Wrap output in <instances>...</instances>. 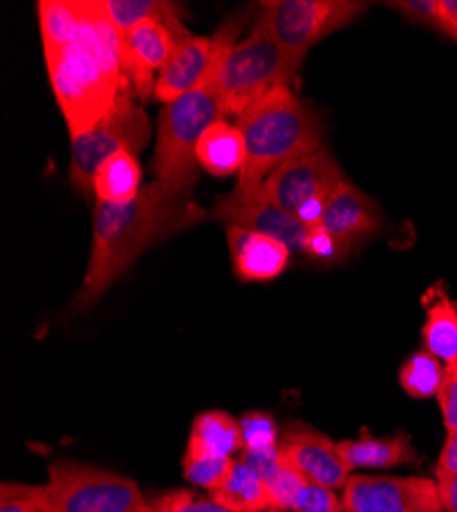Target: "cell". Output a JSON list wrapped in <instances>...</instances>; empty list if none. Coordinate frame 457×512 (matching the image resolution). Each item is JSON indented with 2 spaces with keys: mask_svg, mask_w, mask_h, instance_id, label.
<instances>
[{
  "mask_svg": "<svg viewBox=\"0 0 457 512\" xmlns=\"http://www.w3.org/2000/svg\"><path fill=\"white\" fill-rule=\"evenodd\" d=\"M205 216L210 213L189 201V193L158 179L144 185L126 205L97 201L93 250L74 308H93L148 246L203 222Z\"/></svg>",
  "mask_w": 457,
  "mask_h": 512,
  "instance_id": "6da1fadb",
  "label": "cell"
},
{
  "mask_svg": "<svg viewBox=\"0 0 457 512\" xmlns=\"http://www.w3.org/2000/svg\"><path fill=\"white\" fill-rule=\"evenodd\" d=\"M46 64L72 140L85 136L111 111L128 82L121 68V33L105 0H82L70 46Z\"/></svg>",
  "mask_w": 457,
  "mask_h": 512,
  "instance_id": "7a4b0ae2",
  "label": "cell"
},
{
  "mask_svg": "<svg viewBox=\"0 0 457 512\" xmlns=\"http://www.w3.org/2000/svg\"><path fill=\"white\" fill-rule=\"evenodd\" d=\"M236 127L246 146L238 183H265L281 164L322 148V121L292 89L277 87L248 105Z\"/></svg>",
  "mask_w": 457,
  "mask_h": 512,
  "instance_id": "3957f363",
  "label": "cell"
},
{
  "mask_svg": "<svg viewBox=\"0 0 457 512\" xmlns=\"http://www.w3.org/2000/svg\"><path fill=\"white\" fill-rule=\"evenodd\" d=\"M224 115L228 113L216 95L214 82L164 105L154 152L156 179L191 193L199 177L195 148L205 130L224 121Z\"/></svg>",
  "mask_w": 457,
  "mask_h": 512,
  "instance_id": "277c9868",
  "label": "cell"
},
{
  "mask_svg": "<svg viewBox=\"0 0 457 512\" xmlns=\"http://www.w3.org/2000/svg\"><path fill=\"white\" fill-rule=\"evenodd\" d=\"M300 64L277 41L255 25L253 33L224 52L214 74L216 95L226 113L240 115L248 105L294 78Z\"/></svg>",
  "mask_w": 457,
  "mask_h": 512,
  "instance_id": "5b68a950",
  "label": "cell"
},
{
  "mask_svg": "<svg viewBox=\"0 0 457 512\" xmlns=\"http://www.w3.org/2000/svg\"><path fill=\"white\" fill-rule=\"evenodd\" d=\"M132 82L128 80L111 107V111L85 136L72 140L70 181L85 195L93 193V181L99 166L121 152L140 154L150 140V117L134 99Z\"/></svg>",
  "mask_w": 457,
  "mask_h": 512,
  "instance_id": "8992f818",
  "label": "cell"
},
{
  "mask_svg": "<svg viewBox=\"0 0 457 512\" xmlns=\"http://www.w3.org/2000/svg\"><path fill=\"white\" fill-rule=\"evenodd\" d=\"M257 27L298 64L324 37L345 29L365 9L357 0H265L259 5Z\"/></svg>",
  "mask_w": 457,
  "mask_h": 512,
  "instance_id": "52a82bcc",
  "label": "cell"
},
{
  "mask_svg": "<svg viewBox=\"0 0 457 512\" xmlns=\"http://www.w3.org/2000/svg\"><path fill=\"white\" fill-rule=\"evenodd\" d=\"M52 512H152L138 484L74 461H54L48 467Z\"/></svg>",
  "mask_w": 457,
  "mask_h": 512,
  "instance_id": "ba28073f",
  "label": "cell"
},
{
  "mask_svg": "<svg viewBox=\"0 0 457 512\" xmlns=\"http://www.w3.org/2000/svg\"><path fill=\"white\" fill-rule=\"evenodd\" d=\"M210 218L226 228H242L271 236L289 246L292 252H304L310 228L296 216L279 207L263 183H238L228 195L216 199Z\"/></svg>",
  "mask_w": 457,
  "mask_h": 512,
  "instance_id": "9c48e42d",
  "label": "cell"
},
{
  "mask_svg": "<svg viewBox=\"0 0 457 512\" xmlns=\"http://www.w3.org/2000/svg\"><path fill=\"white\" fill-rule=\"evenodd\" d=\"M236 41V29L224 25L214 37H193L179 41L169 62L158 72L154 97L169 105L214 80L224 52Z\"/></svg>",
  "mask_w": 457,
  "mask_h": 512,
  "instance_id": "30bf717a",
  "label": "cell"
},
{
  "mask_svg": "<svg viewBox=\"0 0 457 512\" xmlns=\"http://www.w3.org/2000/svg\"><path fill=\"white\" fill-rule=\"evenodd\" d=\"M341 498L345 512H443L429 478L349 476Z\"/></svg>",
  "mask_w": 457,
  "mask_h": 512,
  "instance_id": "8fae6325",
  "label": "cell"
},
{
  "mask_svg": "<svg viewBox=\"0 0 457 512\" xmlns=\"http://www.w3.org/2000/svg\"><path fill=\"white\" fill-rule=\"evenodd\" d=\"M343 181L345 177L339 162L320 148L281 164L263 185L279 207L296 216L304 203L314 197L332 195Z\"/></svg>",
  "mask_w": 457,
  "mask_h": 512,
  "instance_id": "7c38bea8",
  "label": "cell"
},
{
  "mask_svg": "<svg viewBox=\"0 0 457 512\" xmlns=\"http://www.w3.org/2000/svg\"><path fill=\"white\" fill-rule=\"evenodd\" d=\"M279 449L289 465H294L308 482L318 486L341 490L351 476L339 453V445L304 422L285 426Z\"/></svg>",
  "mask_w": 457,
  "mask_h": 512,
  "instance_id": "4fadbf2b",
  "label": "cell"
},
{
  "mask_svg": "<svg viewBox=\"0 0 457 512\" xmlns=\"http://www.w3.org/2000/svg\"><path fill=\"white\" fill-rule=\"evenodd\" d=\"M179 44L177 35L158 21H144L121 33V68L132 89L144 101L156 89V70H162Z\"/></svg>",
  "mask_w": 457,
  "mask_h": 512,
  "instance_id": "5bb4252c",
  "label": "cell"
},
{
  "mask_svg": "<svg viewBox=\"0 0 457 512\" xmlns=\"http://www.w3.org/2000/svg\"><path fill=\"white\" fill-rule=\"evenodd\" d=\"M380 224L378 205L347 181L332 191L322 218V226L335 236L343 254L357 240L376 232Z\"/></svg>",
  "mask_w": 457,
  "mask_h": 512,
  "instance_id": "9a60e30c",
  "label": "cell"
},
{
  "mask_svg": "<svg viewBox=\"0 0 457 512\" xmlns=\"http://www.w3.org/2000/svg\"><path fill=\"white\" fill-rule=\"evenodd\" d=\"M226 238L238 279L246 283L271 281L287 269L289 254H292L287 244L234 226L226 228Z\"/></svg>",
  "mask_w": 457,
  "mask_h": 512,
  "instance_id": "2e32d148",
  "label": "cell"
},
{
  "mask_svg": "<svg viewBox=\"0 0 457 512\" xmlns=\"http://www.w3.org/2000/svg\"><path fill=\"white\" fill-rule=\"evenodd\" d=\"M337 445L349 472L353 469H390L398 465H412L421 459L410 437L404 433L373 437L363 431L359 439H347Z\"/></svg>",
  "mask_w": 457,
  "mask_h": 512,
  "instance_id": "e0dca14e",
  "label": "cell"
},
{
  "mask_svg": "<svg viewBox=\"0 0 457 512\" xmlns=\"http://www.w3.org/2000/svg\"><path fill=\"white\" fill-rule=\"evenodd\" d=\"M195 156L197 164L214 177H230L236 173L240 175L246 162L244 138L236 125L218 121L201 136L195 148Z\"/></svg>",
  "mask_w": 457,
  "mask_h": 512,
  "instance_id": "ac0fdd59",
  "label": "cell"
},
{
  "mask_svg": "<svg viewBox=\"0 0 457 512\" xmlns=\"http://www.w3.org/2000/svg\"><path fill=\"white\" fill-rule=\"evenodd\" d=\"M427 322L423 326L425 349L451 363L457 359V302L445 293L443 287H431L423 297Z\"/></svg>",
  "mask_w": 457,
  "mask_h": 512,
  "instance_id": "d6986e66",
  "label": "cell"
},
{
  "mask_svg": "<svg viewBox=\"0 0 457 512\" xmlns=\"http://www.w3.org/2000/svg\"><path fill=\"white\" fill-rule=\"evenodd\" d=\"M142 191V166L136 154L121 152L107 158L95 175L93 193L99 203L126 205Z\"/></svg>",
  "mask_w": 457,
  "mask_h": 512,
  "instance_id": "ffe728a7",
  "label": "cell"
},
{
  "mask_svg": "<svg viewBox=\"0 0 457 512\" xmlns=\"http://www.w3.org/2000/svg\"><path fill=\"white\" fill-rule=\"evenodd\" d=\"M187 451L232 457L242 451L240 420L222 410L203 412L193 420Z\"/></svg>",
  "mask_w": 457,
  "mask_h": 512,
  "instance_id": "44dd1931",
  "label": "cell"
},
{
  "mask_svg": "<svg viewBox=\"0 0 457 512\" xmlns=\"http://www.w3.org/2000/svg\"><path fill=\"white\" fill-rule=\"evenodd\" d=\"M105 7L119 33H126L144 21H158L169 27L179 41L189 37V31L181 21L185 9L171 0H105Z\"/></svg>",
  "mask_w": 457,
  "mask_h": 512,
  "instance_id": "7402d4cb",
  "label": "cell"
},
{
  "mask_svg": "<svg viewBox=\"0 0 457 512\" xmlns=\"http://www.w3.org/2000/svg\"><path fill=\"white\" fill-rule=\"evenodd\" d=\"M210 498L232 512H267L271 510V496L265 480L242 459L234 461L232 474Z\"/></svg>",
  "mask_w": 457,
  "mask_h": 512,
  "instance_id": "603a6c76",
  "label": "cell"
},
{
  "mask_svg": "<svg viewBox=\"0 0 457 512\" xmlns=\"http://www.w3.org/2000/svg\"><path fill=\"white\" fill-rule=\"evenodd\" d=\"M39 27L44 41L46 60L64 52L78 29L82 17V0H39Z\"/></svg>",
  "mask_w": 457,
  "mask_h": 512,
  "instance_id": "cb8c5ba5",
  "label": "cell"
},
{
  "mask_svg": "<svg viewBox=\"0 0 457 512\" xmlns=\"http://www.w3.org/2000/svg\"><path fill=\"white\" fill-rule=\"evenodd\" d=\"M445 377V363L427 349L412 353L400 367L398 379L402 390L414 400L437 398Z\"/></svg>",
  "mask_w": 457,
  "mask_h": 512,
  "instance_id": "d4e9b609",
  "label": "cell"
},
{
  "mask_svg": "<svg viewBox=\"0 0 457 512\" xmlns=\"http://www.w3.org/2000/svg\"><path fill=\"white\" fill-rule=\"evenodd\" d=\"M234 461L236 459L232 457H216V455L187 451L183 457V474L187 482H191L193 486L203 488L207 492H214L232 474Z\"/></svg>",
  "mask_w": 457,
  "mask_h": 512,
  "instance_id": "484cf974",
  "label": "cell"
},
{
  "mask_svg": "<svg viewBox=\"0 0 457 512\" xmlns=\"http://www.w3.org/2000/svg\"><path fill=\"white\" fill-rule=\"evenodd\" d=\"M0 512H52L48 484H0Z\"/></svg>",
  "mask_w": 457,
  "mask_h": 512,
  "instance_id": "4316f807",
  "label": "cell"
},
{
  "mask_svg": "<svg viewBox=\"0 0 457 512\" xmlns=\"http://www.w3.org/2000/svg\"><path fill=\"white\" fill-rule=\"evenodd\" d=\"M263 480L271 496V508L285 510V512H292L300 490L308 482L294 465H289L283 459V455H281V461L263 476Z\"/></svg>",
  "mask_w": 457,
  "mask_h": 512,
  "instance_id": "83f0119b",
  "label": "cell"
},
{
  "mask_svg": "<svg viewBox=\"0 0 457 512\" xmlns=\"http://www.w3.org/2000/svg\"><path fill=\"white\" fill-rule=\"evenodd\" d=\"M242 451H265L279 447L281 435L275 418L267 412H248L240 420Z\"/></svg>",
  "mask_w": 457,
  "mask_h": 512,
  "instance_id": "f1b7e54d",
  "label": "cell"
},
{
  "mask_svg": "<svg viewBox=\"0 0 457 512\" xmlns=\"http://www.w3.org/2000/svg\"><path fill=\"white\" fill-rule=\"evenodd\" d=\"M152 512H232L210 496H199L191 490H171L152 500Z\"/></svg>",
  "mask_w": 457,
  "mask_h": 512,
  "instance_id": "f546056e",
  "label": "cell"
},
{
  "mask_svg": "<svg viewBox=\"0 0 457 512\" xmlns=\"http://www.w3.org/2000/svg\"><path fill=\"white\" fill-rule=\"evenodd\" d=\"M292 512H345V506L343 498H339L335 490L306 482L294 502Z\"/></svg>",
  "mask_w": 457,
  "mask_h": 512,
  "instance_id": "4dcf8cb0",
  "label": "cell"
},
{
  "mask_svg": "<svg viewBox=\"0 0 457 512\" xmlns=\"http://www.w3.org/2000/svg\"><path fill=\"white\" fill-rule=\"evenodd\" d=\"M388 7L402 13L412 23L431 27L441 33L439 0H394V3H388Z\"/></svg>",
  "mask_w": 457,
  "mask_h": 512,
  "instance_id": "1f68e13d",
  "label": "cell"
},
{
  "mask_svg": "<svg viewBox=\"0 0 457 512\" xmlns=\"http://www.w3.org/2000/svg\"><path fill=\"white\" fill-rule=\"evenodd\" d=\"M437 402L443 414V424L447 433L457 431V359L445 363V377L437 392Z\"/></svg>",
  "mask_w": 457,
  "mask_h": 512,
  "instance_id": "d6a6232c",
  "label": "cell"
},
{
  "mask_svg": "<svg viewBox=\"0 0 457 512\" xmlns=\"http://www.w3.org/2000/svg\"><path fill=\"white\" fill-rule=\"evenodd\" d=\"M304 252L308 256H312V259L322 261V263L337 261L339 256L343 254V250H341L339 242L335 240V236H332L322 224L310 228L306 244H304Z\"/></svg>",
  "mask_w": 457,
  "mask_h": 512,
  "instance_id": "836d02e7",
  "label": "cell"
},
{
  "mask_svg": "<svg viewBox=\"0 0 457 512\" xmlns=\"http://www.w3.org/2000/svg\"><path fill=\"white\" fill-rule=\"evenodd\" d=\"M435 476H437V480L457 476V431L447 433V441H445L439 461L435 465Z\"/></svg>",
  "mask_w": 457,
  "mask_h": 512,
  "instance_id": "e575fe53",
  "label": "cell"
},
{
  "mask_svg": "<svg viewBox=\"0 0 457 512\" xmlns=\"http://www.w3.org/2000/svg\"><path fill=\"white\" fill-rule=\"evenodd\" d=\"M441 33L457 41V0H439Z\"/></svg>",
  "mask_w": 457,
  "mask_h": 512,
  "instance_id": "d590c367",
  "label": "cell"
},
{
  "mask_svg": "<svg viewBox=\"0 0 457 512\" xmlns=\"http://www.w3.org/2000/svg\"><path fill=\"white\" fill-rule=\"evenodd\" d=\"M437 490L443 512H457V476L437 480Z\"/></svg>",
  "mask_w": 457,
  "mask_h": 512,
  "instance_id": "8d00e7d4",
  "label": "cell"
},
{
  "mask_svg": "<svg viewBox=\"0 0 457 512\" xmlns=\"http://www.w3.org/2000/svg\"><path fill=\"white\" fill-rule=\"evenodd\" d=\"M267 512H285V510H277V508H271V510H267Z\"/></svg>",
  "mask_w": 457,
  "mask_h": 512,
  "instance_id": "74e56055",
  "label": "cell"
}]
</instances>
